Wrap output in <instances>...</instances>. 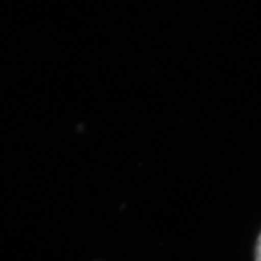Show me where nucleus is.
<instances>
[{"label": "nucleus", "instance_id": "1", "mask_svg": "<svg viewBox=\"0 0 261 261\" xmlns=\"http://www.w3.org/2000/svg\"><path fill=\"white\" fill-rule=\"evenodd\" d=\"M256 261H261V234H260L259 242H257V248H256Z\"/></svg>", "mask_w": 261, "mask_h": 261}]
</instances>
